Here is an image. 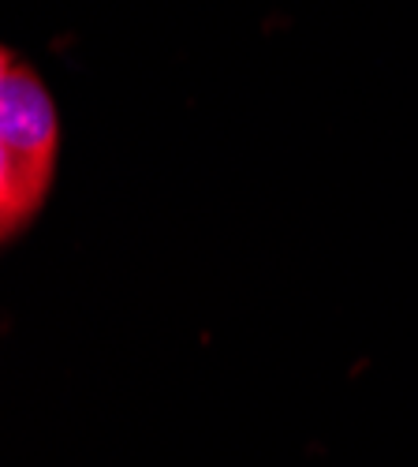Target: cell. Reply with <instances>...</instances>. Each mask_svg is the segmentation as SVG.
I'll use <instances>...</instances> for the list:
<instances>
[{"label":"cell","mask_w":418,"mask_h":467,"mask_svg":"<svg viewBox=\"0 0 418 467\" xmlns=\"http://www.w3.org/2000/svg\"><path fill=\"white\" fill-rule=\"evenodd\" d=\"M60 153V116L37 79L15 64L0 87V240L23 232L53 187Z\"/></svg>","instance_id":"cell-1"},{"label":"cell","mask_w":418,"mask_h":467,"mask_svg":"<svg viewBox=\"0 0 418 467\" xmlns=\"http://www.w3.org/2000/svg\"><path fill=\"white\" fill-rule=\"evenodd\" d=\"M12 67H15V57H12L5 46H0V87H5V79L12 75Z\"/></svg>","instance_id":"cell-2"}]
</instances>
